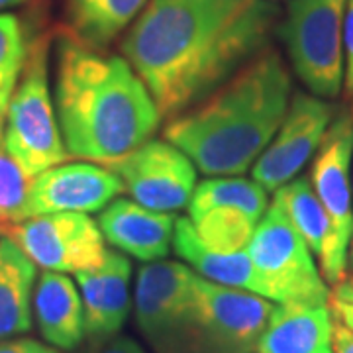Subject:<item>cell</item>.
Wrapping results in <instances>:
<instances>
[{
    "label": "cell",
    "instance_id": "16",
    "mask_svg": "<svg viewBox=\"0 0 353 353\" xmlns=\"http://www.w3.org/2000/svg\"><path fill=\"white\" fill-rule=\"evenodd\" d=\"M112 250L143 263L165 259L173 250L176 218L145 208L132 199H116L97 218Z\"/></svg>",
    "mask_w": 353,
    "mask_h": 353
},
{
    "label": "cell",
    "instance_id": "30",
    "mask_svg": "<svg viewBox=\"0 0 353 353\" xmlns=\"http://www.w3.org/2000/svg\"><path fill=\"white\" fill-rule=\"evenodd\" d=\"M16 83L18 81H0V114H6L8 110V102H10Z\"/></svg>",
    "mask_w": 353,
    "mask_h": 353
},
{
    "label": "cell",
    "instance_id": "11",
    "mask_svg": "<svg viewBox=\"0 0 353 353\" xmlns=\"http://www.w3.org/2000/svg\"><path fill=\"white\" fill-rule=\"evenodd\" d=\"M4 236L43 271L65 275L97 269L108 252L99 222L83 212L34 216L6 228Z\"/></svg>",
    "mask_w": 353,
    "mask_h": 353
},
{
    "label": "cell",
    "instance_id": "4",
    "mask_svg": "<svg viewBox=\"0 0 353 353\" xmlns=\"http://www.w3.org/2000/svg\"><path fill=\"white\" fill-rule=\"evenodd\" d=\"M2 143L30 176H38L71 157L51 92L46 38H38L30 46L8 102Z\"/></svg>",
    "mask_w": 353,
    "mask_h": 353
},
{
    "label": "cell",
    "instance_id": "19",
    "mask_svg": "<svg viewBox=\"0 0 353 353\" xmlns=\"http://www.w3.org/2000/svg\"><path fill=\"white\" fill-rule=\"evenodd\" d=\"M173 250L176 257L187 263L202 279L212 281L224 287L248 290L265 299V289L257 275L248 250L238 253H222L210 250L196 236L194 228L187 216L176 218Z\"/></svg>",
    "mask_w": 353,
    "mask_h": 353
},
{
    "label": "cell",
    "instance_id": "10",
    "mask_svg": "<svg viewBox=\"0 0 353 353\" xmlns=\"http://www.w3.org/2000/svg\"><path fill=\"white\" fill-rule=\"evenodd\" d=\"M312 187L332 224V245L320 267L328 285H340L347 273V253L353 238V116L340 114L312 165Z\"/></svg>",
    "mask_w": 353,
    "mask_h": 353
},
{
    "label": "cell",
    "instance_id": "23",
    "mask_svg": "<svg viewBox=\"0 0 353 353\" xmlns=\"http://www.w3.org/2000/svg\"><path fill=\"white\" fill-rule=\"evenodd\" d=\"M34 176H30L22 169V165L14 159L4 148L0 145V228L14 226L26 220V204L30 196Z\"/></svg>",
    "mask_w": 353,
    "mask_h": 353
},
{
    "label": "cell",
    "instance_id": "8",
    "mask_svg": "<svg viewBox=\"0 0 353 353\" xmlns=\"http://www.w3.org/2000/svg\"><path fill=\"white\" fill-rule=\"evenodd\" d=\"M269 192L241 175L208 176L190 196L189 218L196 236L210 250L245 252L269 208Z\"/></svg>",
    "mask_w": 353,
    "mask_h": 353
},
{
    "label": "cell",
    "instance_id": "26",
    "mask_svg": "<svg viewBox=\"0 0 353 353\" xmlns=\"http://www.w3.org/2000/svg\"><path fill=\"white\" fill-rule=\"evenodd\" d=\"M343 41H345V92L353 97V0H347L345 6Z\"/></svg>",
    "mask_w": 353,
    "mask_h": 353
},
{
    "label": "cell",
    "instance_id": "25",
    "mask_svg": "<svg viewBox=\"0 0 353 353\" xmlns=\"http://www.w3.org/2000/svg\"><path fill=\"white\" fill-rule=\"evenodd\" d=\"M0 353H61L55 350L53 345L46 343V341H38L34 338H6L0 340Z\"/></svg>",
    "mask_w": 353,
    "mask_h": 353
},
{
    "label": "cell",
    "instance_id": "33",
    "mask_svg": "<svg viewBox=\"0 0 353 353\" xmlns=\"http://www.w3.org/2000/svg\"><path fill=\"white\" fill-rule=\"evenodd\" d=\"M347 271H352L353 273V238L352 243H350V253H347Z\"/></svg>",
    "mask_w": 353,
    "mask_h": 353
},
{
    "label": "cell",
    "instance_id": "24",
    "mask_svg": "<svg viewBox=\"0 0 353 353\" xmlns=\"http://www.w3.org/2000/svg\"><path fill=\"white\" fill-rule=\"evenodd\" d=\"M28 51L30 46L20 18L0 12V81H18Z\"/></svg>",
    "mask_w": 353,
    "mask_h": 353
},
{
    "label": "cell",
    "instance_id": "31",
    "mask_svg": "<svg viewBox=\"0 0 353 353\" xmlns=\"http://www.w3.org/2000/svg\"><path fill=\"white\" fill-rule=\"evenodd\" d=\"M332 296L353 303V287L347 283V281H341L340 285H336V289L332 290Z\"/></svg>",
    "mask_w": 353,
    "mask_h": 353
},
{
    "label": "cell",
    "instance_id": "3",
    "mask_svg": "<svg viewBox=\"0 0 353 353\" xmlns=\"http://www.w3.org/2000/svg\"><path fill=\"white\" fill-rule=\"evenodd\" d=\"M290 97L289 69L267 48L208 97L171 118L163 138L204 175H243L277 134Z\"/></svg>",
    "mask_w": 353,
    "mask_h": 353
},
{
    "label": "cell",
    "instance_id": "13",
    "mask_svg": "<svg viewBox=\"0 0 353 353\" xmlns=\"http://www.w3.org/2000/svg\"><path fill=\"white\" fill-rule=\"evenodd\" d=\"M120 176L124 190L145 208L179 212L196 189V167L167 139H148L134 152L106 165Z\"/></svg>",
    "mask_w": 353,
    "mask_h": 353
},
{
    "label": "cell",
    "instance_id": "28",
    "mask_svg": "<svg viewBox=\"0 0 353 353\" xmlns=\"http://www.w3.org/2000/svg\"><path fill=\"white\" fill-rule=\"evenodd\" d=\"M330 306H332L334 318H336L340 324H343L345 328H350L353 332V303L332 296V299H330Z\"/></svg>",
    "mask_w": 353,
    "mask_h": 353
},
{
    "label": "cell",
    "instance_id": "21",
    "mask_svg": "<svg viewBox=\"0 0 353 353\" xmlns=\"http://www.w3.org/2000/svg\"><path fill=\"white\" fill-rule=\"evenodd\" d=\"M150 0H67V26L73 38L104 51L138 20Z\"/></svg>",
    "mask_w": 353,
    "mask_h": 353
},
{
    "label": "cell",
    "instance_id": "37",
    "mask_svg": "<svg viewBox=\"0 0 353 353\" xmlns=\"http://www.w3.org/2000/svg\"><path fill=\"white\" fill-rule=\"evenodd\" d=\"M2 236H4V230H2V228H0V238H2Z\"/></svg>",
    "mask_w": 353,
    "mask_h": 353
},
{
    "label": "cell",
    "instance_id": "14",
    "mask_svg": "<svg viewBox=\"0 0 353 353\" xmlns=\"http://www.w3.org/2000/svg\"><path fill=\"white\" fill-rule=\"evenodd\" d=\"M124 190L120 176L106 165L71 161L34 176L26 204V220L57 212H101Z\"/></svg>",
    "mask_w": 353,
    "mask_h": 353
},
{
    "label": "cell",
    "instance_id": "18",
    "mask_svg": "<svg viewBox=\"0 0 353 353\" xmlns=\"http://www.w3.org/2000/svg\"><path fill=\"white\" fill-rule=\"evenodd\" d=\"M330 304H275L257 353H334Z\"/></svg>",
    "mask_w": 353,
    "mask_h": 353
},
{
    "label": "cell",
    "instance_id": "36",
    "mask_svg": "<svg viewBox=\"0 0 353 353\" xmlns=\"http://www.w3.org/2000/svg\"><path fill=\"white\" fill-rule=\"evenodd\" d=\"M347 283H350V285H352V287H353V275H352V277H350V281H347Z\"/></svg>",
    "mask_w": 353,
    "mask_h": 353
},
{
    "label": "cell",
    "instance_id": "1",
    "mask_svg": "<svg viewBox=\"0 0 353 353\" xmlns=\"http://www.w3.org/2000/svg\"><path fill=\"white\" fill-rule=\"evenodd\" d=\"M273 0H150L120 43L161 118H175L269 48Z\"/></svg>",
    "mask_w": 353,
    "mask_h": 353
},
{
    "label": "cell",
    "instance_id": "12",
    "mask_svg": "<svg viewBox=\"0 0 353 353\" xmlns=\"http://www.w3.org/2000/svg\"><path fill=\"white\" fill-rule=\"evenodd\" d=\"M334 122V108L312 92H292L277 134L252 167V179L267 192L301 175L312 161Z\"/></svg>",
    "mask_w": 353,
    "mask_h": 353
},
{
    "label": "cell",
    "instance_id": "32",
    "mask_svg": "<svg viewBox=\"0 0 353 353\" xmlns=\"http://www.w3.org/2000/svg\"><path fill=\"white\" fill-rule=\"evenodd\" d=\"M28 0H0V12L6 10V8H12V6H18V4H24Z\"/></svg>",
    "mask_w": 353,
    "mask_h": 353
},
{
    "label": "cell",
    "instance_id": "29",
    "mask_svg": "<svg viewBox=\"0 0 353 353\" xmlns=\"http://www.w3.org/2000/svg\"><path fill=\"white\" fill-rule=\"evenodd\" d=\"M334 353H353V332L338 320L334 326Z\"/></svg>",
    "mask_w": 353,
    "mask_h": 353
},
{
    "label": "cell",
    "instance_id": "7",
    "mask_svg": "<svg viewBox=\"0 0 353 353\" xmlns=\"http://www.w3.org/2000/svg\"><path fill=\"white\" fill-rule=\"evenodd\" d=\"M196 273L183 261H152L138 273L134 314L153 353H189Z\"/></svg>",
    "mask_w": 353,
    "mask_h": 353
},
{
    "label": "cell",
    "instance_id": "15",
    "mask_svg": "<svg viewBox=\"0 0 353 353\" xmlns=\"http://www.w3.org/2000/svg\"><path fill=\"white\" fill-rule=\"evenodd\" d=\"M75 279L85 306L87 340L97 347L120 334L134 306L132 263L124 253L108 250L97 269L81 271Z\"/></svg>",
    "mask_w": 353,
    "mask_h": 353
},
{
    "label": "cell",
    "instance_id": "38",
    "mask_svg": "<svg viewBox=\"0 0 353 353\" xmlns=\"http://www.w3.org/2000/svg\"><path fill=\"white\" fill-rule=\"evenodd\" d=\"M352 99H353V97H352ZM352 116H353V106H352Z\"/></svg>",
    "mask_w": 353,
    "mask_h": 353
},
{
    "label": "cell",
    "instance_id": "27",
    "mask_svg": "<svg viewBox=\"0 0 353 353\" xmlns=\"http://www.w3.org/2000/svg\"><path fill=\"white\" fill-rule=\"evenodd\" d=\"M94 347V345H92ZM94 353H148L138 341L128 336H114L110 340L102 341L101 345L94 347Z\"/></svg>",
    "mask_w": 353,
    "mask_h": 353
},
{
    "label": "cell",
    "instance_id": "9",
    "mask_svg": "<svg viewBox=\"0 0 353 353\" xmlns=\"http://www.w3.org/2000/svg\"><path fill=\"white\" fill-rule=\"evenodd\" d=\"M275 303L196 275L189 353H257Z\"/></svg>",
    "mask_w": 353,
    "mask_h": 353
},
{
    "label": "cell",
    "instance_id": "17",
    "mask_svg": "<svg viewBox=\"0 0 353 353\" xmlns=\"http://www.w3.org/2000/svg\"><path fill=\"white\" fill-rule=\"evenodd\" d=\"M32 310L39 336L55 350L75 352L87 340L81 290L69 275L55 271L38 275Z\"/></svg>",
    "mask_w": 353,
    "mask_h": 353
},
{
    "label": "cell",
    "instance_id": "34",
    "mask_svg": "<svg viewBox=\"0 0 353 353\" xmlns=\"http://www.w3.org/2000/svg\"><path fill=\"white\" fill-rule=\"evenodd\" d=\"M4 122H6V114H0V145L4 141Z\"/></svg>",
    "mask_w": 353,
    "mask_h": 353
},
{
    "label": "cell",
    "instance_id": "6",
    "mask_svg": "<svg viewBox=\"0 0 353 353\" xmlns=\"http://www.w3.org/2000/svg\"><path fill=\"white\" fill-rule=\"evenodd\" d=\"M265 299L275 304H330L332 290L318 259L271 201L248 248Z\"/></svg>",
    "mask_w": 353,
    "mask_h": 353
},
{
    "label": "cell",
    "instance_id": "20",
    "mask_svg": "<svg viewBox=\"0 0 353 353\" xmlns=\"http://www.w3.org/2000/svg\"><path fill=\"white\" fill-rule=\"evenodd\" d=\"M38 265L8 236L0 238V340L24 336L34 326Z\"/></svg>",
    "mask_w": 353,
    "mask_h": 353
},
{
    "label": "cell",
    "instance_id": "35",
    "mask_svg": "<svg viewBox=\"0 0 353 353\" xmlns=\"http://www.w3.org/2000/svg\"><path fill=\"white\" fill-rule=\"evenodd\" d=\"M69 353H94V347L88 343V345H81L79 350H75V352H69Z\"/></svg>",
    "mask_w": 353,
    "mask_h": 353
},
{
    "label": "cell",
    "instance_id": "5",
    "mask_svg": "<svg viewBox=\"0 0 353 353\" xmlns=\"http://www.w3.org/2000/svg\"><path fill=\"white\" fill-rule=\"evenodd\" d=\"M347 0H290L277 32L290 67L320 99H336L345 87Z\"/></svg>",
    "mask_w": 353,
    "mask_h": 353
},
{
    "label": "cell",
    "instance_id": "22",
    "mask_svg": "<svg viewBox=\"0 0 353 353\" xmlns=\"http://www.w3.org/2000/svg\"><path fill=\"white\" fill-rule=\"evenodd\" d=\"M273 202L312 250L318 265L326 263L332 245V224L308 176H296L273 192Z\"/></svg>",
    "mask_w": 353,
    "mask_h": 353
},
{
    "label": "cell",
    "instance_id": "2",
    "mask_svg": "<svg viewBox=\"0 0 353 353\" xmlns=\"http://www.w3.org/2000/svg\"><path fill=\"white\" fill-rule=\"evenodd\" d=\"M53 101L71 157L108 165L153 138L161 112L124 57L61 34L55 51Z\"/></svg>",
    "mask_w": 353,
    "mask_h": 353
}]
</instances>
